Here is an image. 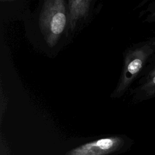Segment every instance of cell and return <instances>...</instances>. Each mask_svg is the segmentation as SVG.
<instances>
[{
    "label": "cell",
    "instance_id": "cell-1",
    "mask_svg": "<svg viewBox=\"0 0 155 155\" xmlns=\"http://www.w3.org/2000/svg\"><path fill=\"white\" fill-rule=\"evenodd\" d=\"M154 54L155 48L148 39L127 50L120 78L113 96L119 97L126 92L133 81L140 76Z\"/></svg>",
    "mask_w": 155,
    "mask_h": 155
},
{
    "label": "cell",
    "instance_id": "cell-5",
    "mask_svg": "<svg viewBox=\"0 0 155 155\" xmlns=\"http://www.w3.org/2000/svg\"><path fill=\"white\" fill-rule=\"evenodd\" d=\"M133 101L140 102L155 97V76L146 81L138 85L133 90Z\"/></svg>",
    "mask_w": 155,
    "mask_h": 155
},
{
    "label": "cell",
    "instance_id": "cell-4",
    "mask_svg": "<svg viewBox=\"0 0 155 155\" xmlns=\"http://www.w3.org/2000/svg\"><path fill=\"white\" fill-rule=\"evenodd\" d=\"M90 2L91 1L89 0H71L68 1L69 24L71 30L74 28L78 19L87 15Z\"/></svg>",
    "mask_w": 155,
    "mask_h": 155
},
{
    "label": "cell",
    "instance_id": "cell-6",
    "mask_svg": "<svg viewBox=\"0 0 155 155\" xmlns=\"http://www.w3.org/2000/svg\"><path fill=\"white\" fill-rule=\"evenodd\" d=\"M155 76V54L150 58L147 65L139 76V85L148 81Z\"/></svg>",
    "mask_w": 155,
    "mask_h": 155
},
{
    "label": "cell",
    "instance_id": "cell-2",
    "mask_svg": "<svg viewBox=\"0 0 155 155\" xmlns=\"http://www.w3.org/2000/svg\"><path fill=\"white\" fill-rule=\"evenodd\" d=\"M67 22L65 2L62 0L45 1L39 16V27L50 47L57 43Z\"/></svg>",
    "mask_w": 155,
    "mask_h": 155
},
{
    "label": "cell",
    "instance_id": "cell-8",
    "mask_svg": "<svg viewBox=\"0 0 155 155\" xmlns=\"http://www.w3.org/2000/svg\"><path fill=\"white\" fill-rule=\"evenodd\" d=\"M150 42H151V45L154 47V48H155V36H153V37H150L148 39Z\"/></svg>",
    "mask_w": 155,
    "mask_h": 155
},
{
    "label": "cell",
    "instance_id": "cell-3",
    "mask_svg": "<svg viewBox=\"0 0 155 155\" xmlns=\"http://www.w3.org/2000/svg\"><path fill=\"white\" fill-rule=\"evenodd\" d=\"M124 142V139L120 136L105 137L72 149L65 155H107L118 151Z\"/></svg>",
    "mask_w": 155,
    "mask_h": 155
},
{
    "label": "cell",
    "instance_id": "cell-7",
    "mask_svg": "<svg viewBox=\"0 0 155 155\" xmlns=\"http://www.w3.org/2000/svg\"><path fill=\"white\" fill-rule=\"evenodd\" d=\"M140 16L143 18L144 22L149 24L155 22V0L150 2L147 7L140 12Z\"/></svg>",
    "mask_w": 155,
    "mask_h": 155
}]
</instances>
